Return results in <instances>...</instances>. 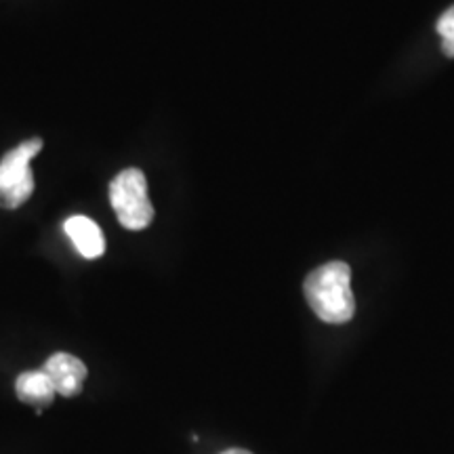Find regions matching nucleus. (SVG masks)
<instances>
[{
    "instance_id": "nucleus-1",
    "label": "nucleus",
    "mask_w": 454,
    "mask_h": 454,
    "mask_svg": "<svg viewBox=\"0 0 454 454\" xmlns=\"http://www.w3.org/2000/svg\"><path fill=\"white\" fill-rule=\"evenodd\" d=\"M309 308L322 322L343 325L356 314L351 271L343 261H331L311 271L303 284Z\"/></svg>"
},
{
    "instance_id": "nucleus-2",
    "label": "nucleus",
    "mask_w": 454,
    "mask_h": 454,
    "mask_svg": "<svg viewBox=\"0 0 454 454\" xmlns=\"http://www.w3.org/2000/svg\"><path fill=\"white\" fill-rule=\"evenodd\" d=\"M110 204L124 230L141 231L154 219L145 175L139 168H127L112 179Z\"/></svg>"
},
{
    "instance_id": "nucleus-3",
    "label": "nucleus",
    "mask_w": 454,
    "mask_h": 454,
    "mask_svg": "<svg viewBox=\"0 0 454 454\" xmlns=\"http://www.w3.org/2000/svg\"><path fill=\"white\" fill-rule=\"evenodd\" d=\"M43 150L41 139H27L0 160V202L4 208H20L34 192L32 158Z\"/></svg>"
},
{
    "instance_id": "nucleus-4",
    "label": "nucleus",
    "mask_w": 454,
    "mask_h": 454,
    "mask_svg": "<svg viewBox=\"0 0 454 454\" xmlns=\"http://www.w3.org/2000/svg\"><path fill=\"white\" fill-rule=\"evenodd\" d=\"M43 371L53 383L55 391L64 397H74L82 391L84 379H87V366L82 360H78L76 356L66 354H53L44 362Z\"/></svg>"
},
{
    "instance_id": "nucleus-5",
    "label": "nucleus",
    "mask_w": 454,
    "mask_h": 454,
    "mask_svg": "<svg viewBox=\"0 0 454 454\" xmlns=\"http://www.w3.org/2000/svg\"><path fill=\"white\" fill-rule=\"evenodd\" d=\"M64 231L84 259H98L106 253L104 231L93 219L84 217V215H74L64 223Z\"/></svg>"
},
{
    "instance_id": "nucleus-6",
    "label": "nucleus",
    "mask_w": 454,
    "mask_h": 454,
    "mask_svg": "<svg viewBox=\"0 0 454 454\" xmlns=\"http://www.w3.org/2000/svg\"><path fill=\"white\" fill-rule=\"evenodd\" d=\"M15 391H17V397H20L24 404L36 406L38 411H43V408L53 404L57 395L53 383H51V379L44 374L43 368L41 371H30V372L20 374V379L15 381Z\"/></svg>"
},
{
    "instance_id": "nucleus-7",
    "label": "nucleus",
    "mask_w": 454,
    "mask_h": 454,
    "mask_svg": "<svg viewBox=\"0 0 454 454\" xmlns=\"http://www.w3.org/2000/svg\"><path fill=\"white\" fill-rule=\"evenodd\" d=\"M435 30L442 36V44H444V53L448 57H454V7H450L446 11L444 15L438 20V26Z\"/></svg>"
},
{
    "instance_id": "nucleus-8",
    "label": "nucleus",
    "mask_w": 454,
    "mask_h": 454,
    "mask_svg": "<svg viewBox=\"0 0 454 454\" xmlns=\"http://www.w3.org/2000/svg\"><path fill=\"white\" fill-rule=\"evenodd\" d=\"M223 454H253V452H248V450H240V448H231V450H225Z\"/></svg>"
}]
</instances>
